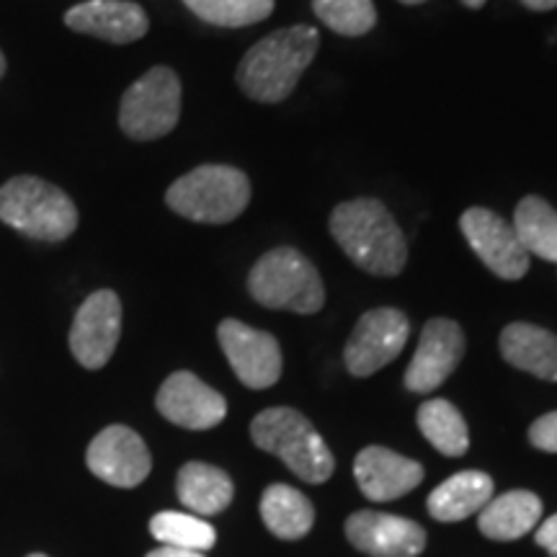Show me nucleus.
Wrapping results in <instances>:
<instances>
[{
    "instance_id": "nucleus-20",
    "label": "nucleus",
    "mask_w": 557,
    "mask_h": 557,
    "mask_svg": "<svg viewBox=\"0 0 557 557\" xmlns=\"http://www.w3.org/2000/svg\"><path fill=\"white\" fill-rule=\"evenodd\" d=\"M493 478L480 470H462L431 491L429 513L436 521H465L480 513L493 498Z\"/></svg>"
},
{
    "instance_id": "nucleus-31",
    "label": "nucleus",
    "mask_w": 557,
    "mask_h": 557,
    "mask_svg": "<svg viewBox=\"0 0 557 557\" xmlns=\"http://www.w3.org/2000/svg\"><path fill=\"white\" fill-rule=\"evenodd\" d=\"M519 3L524 5V9H529V11H537V13L557 9V0H519Z\"/></svg>"
},
{
    "instance_id": "nucleus-10",
    "label": "nucleus",
    "mask_w": 557,
    "mask_h": 557,
    "mask_svg": "<svg viewBox=\"0 0 557 557\" xmlns=\"http://www.w3.org/2000/svg\"><path fill=\"white\" fill-rule=\"evenodd\" d=\"M122 336V302L111 289L94 292L75 312L70 351L86 369H101L114 357Z\"/></svg>"
},
{
    "instance_id": "nucleus-18",
    "label": "nucleus",
    "mask_w": 557,
    "mask_h": 557,
    "mask_svg": "<svg viewBox=\"0 0 557 557\" xmlns=\"http://www.w3.org/2000/svg\"><path fill=\"white\" fill-rule=\"evenodd\" d=\"M500 357L537 380L557 382V336L532 323H511L500 333Z\"/></svg>"
},
{
    "instance_id": "nucleus-35",
    "label": "nucleus",
    "mask_w": 557,
    "mask_h": 557,
    "mask_svg": "<svg viewBox=\"0 0 557 557\" xmlns=\"http://www.w3.org/2000/svg\"><path fill=\"white\" fill-rule=\"evenodd\" d=\"M29 557H47V555H29Z\"/></svg>"
},
{
    "instance_id": "nucleus-26",
    "label": "nucleus",
    "mask_w": 557,
    "mask_h": 557,
    "mask_svg": "<svg viewBox=\"0 0 557 557\" xmlns=\"http://www.w3.org/2000/svg\"><path fill=\"white\" fill-rule=\"evenodd\" d=\"M194 16L222 29H240L269 18L274 0H184Z\"/></svg>"
},
{
    "instance_id": "nucleus-14",
    "label": "nucleus",
    "mask_w": 557,
    "mask_h": 557,
    "mask_svg": "<svg viewBox=\"0 0 557 557\" xmlns=\"http://www.w3.org/2000/svg\"><path fill=\"white\" fill-rule=\"evenodd\" d=\"M156 406L165 421L191 431L220 426L227 416L225 398L191 372H173L160 385Z\"/></svg>"
},
{
    "instance_id": "nucleus-24",
    "label": "nucleus",
    "mask_w": 557,
    "mask_h": 557,
    "mask_svg": "<svg viewBox=\"0 0 557 557\" xmlns=\"http://www.w3.org/2000/svg\"><path fill=\"white\" fill-rule=\"evenodd\" d=\"M418 429L429 438V444L444 457H462L470 449V431L459 410L449 400L434 398L418 408Z\"/></svg>"
},
{
    "instance_id": "nucleus-28",
    "label": "nucleus",
    "mask_w": 557,
    "mask_h": 557,
    "mask_svg": "<svg viewBox=\"0 0 557 557\" xmlns=\"http://www.w3.org/2000/svg\"><path fill=\"white\" fill-rule=\"evenodd\" d=\"M529 442H532L534 449L557 455V410L537 418V421L529 426Z\"/></svg>"
},
{
    "instance_id": "nucleus-3",
    "label": "nucleus",
    "mask_w": 557,
    "mask_h": 557,
    "mask_svg": "<svg viewBox=\"0 0 557 557\" xmlns=\"http://www.w3.org/2000/svg\"><path fill=\"white\" fill-rule=\"evenodd\" d=\"M256 447L282 459L305 483H325L333 475L336 459L315 426L295 408H267L250 423Z\"/></svg>"
},
{
    "instance_id": "nucleus-21",
    "label": "nucleus",
    "mask_w": 557,
    "mask_h": 557,
    "mask_svg": "<svg viewBox=\"0 0 557 557\" xmlns=\"http://www.w3.org/2000/svg\"><path fill=\"white\" fill-rule=\"evenodd\" d=\"M178 500L201 517H214L233 504L235 487L227 472L205 462H189L178 470Z\"/></svg>"
},
{
    "instance_id": "nucleus-7",
    "label": "nucleus",
    "mask_w": 557,
    "mask_h": 557,
    "mask_svg": "<svg viewBox=\"0 0 557 557\" xmlns=\"http://www.w3.org/2000/svg\"><path fill=\"white\" fill-rule=\"evenodd\" d=\"M181 116V81L171 67H152L122 96L120 127L132 139L165 137Z\"/></svg>"
},
{
    "instance_id": "nucleus-2",
    "label": "nucleus",
    "mask_w": 557,
    "mask_h": 557,
    "mask_svg": "<svg viewBox=\"0 0 557 557\" xmlns=\"http://www.w3.org/2000/svg\"><path fill=\"white\" fill-rule=\"evenodd\" d=\"M320 37L312 26H287L256 41L238 65V86L248 99L278 103L297 88L299 78L315 60Z\"/></svg>"
},
{
    "instance_id": "nucleus-8",
    "label": "nucleus",
    "mask_w": 557,
    "mask_h": 557,
    "mask_svg": "<svg viewBox=\"0 0 557 557\" xmlns=\"http://www.w3.org/2000/svg\"><path fill=\"white\" fill-rule=\"evenodd\" d=\"M410 336V320L395 308L369 310L359 318L357 329L344 348L346 369L354 377H369L389 361L398 359Z\"/></svg>"
},
{
    "instance_id": "nucleus-19",
    "label": "nucleus",
    "mask_w": 557,
    "mask_h": 557,
    "mask_svg": "<svg viewBox=\"0 0 557 557\" xmlns=\"http://www.w3.org/2000/svg\"><path fill=\"white\" fill-rule=\"evenodd\" d=\"M542 519V498L532 491H508L491 498L480 511L478 527L487 540L513 542L532 532Z\"/></svg>"
},
{
    "instance_id": "nucleus-34",
    "label": "nucleus",
    "mask_w": 557,
    "mask_h": 557,
    "mask_svg": "<svg viewBox=\"0 0 557 557\" xmlns=\"http://www.w3.org/2000/svg\"><path fill=\"white\" fill-rule=\"evenodd\" d=\"M400 3H406V5H418V3H426V0H400Z\"/></svg>"
},
{
    "instance_id": "nucleus-33",
    "label": "nucleus",
    "mask_w": 557,
    "mask_h": 557,
    "mask_svg": "<svg viewBox=\"0 0 557 557\" xmlns=\"http://www.w3.org/2000/svg\"><path fill=\"white\" fill-rule=\"evenodd\" d=\"M3 73H5V58L3 52H0V78H3Z\"/></svg>"
},
{
    "instance_id": "nucleus-17",
    "label": "nucleus",
    "mask_w": 557,
    "mask_h": 557,
    "mask_svg": "<svg viewBox=\"0 0 557 557\" xmlns=\"http://www.w3.org/2000/svg\"><path fill=\"white\" fill-rule=\"evenodd\" d=\"M65 24L73 32L111 41V45H129V41L143 39L150 29L143 5L132 0H88L65 13Z\"/></svg>"
},
{
    "instance_id": "nucleus-9",
    "label": "nucleus",
    "mask_w": 557,
    "mask_h": 557,
    "mask_svg": "<svg viewBox=\"0 0 557 557\" xmlns=\"http://www.w3.org/2000/svg\"><path fill=\"white\" fill-rule=\"evenodd\" d=\"M459 227H462L465 238L478 253V259L496 276L506 278V282H517L529 271L532 261L517 238V230L493 209L470 207L459 218Z\"/></svg>"
},
{
    "instance_id": "nucleus-12",
    "label": "nucleus",
    "mask_w": 557,
    "mask_h": 557,
    "mask_svg": "<svg viewBox=\"0 0 557 557\" xmlns=\"http://www.w3.org/2000/svg\"><path fill=\"white\" fill-rule=\"evenodd\" d=\"M465 357V333L459 323L449 318H434L423 325L421 341L406 369V387L410 393L426 395L438 385H444L447 377L459 367Z\"/></svg>"
},
{
    "instance_id": "nucleus-5",
    "label": "nucleus",
    "mask_w": 557,
    "mask_h": 557,
    "mask_svg": "<svg viewBox=\"0 0 557 557\" xmlns=\"http://www.w3.org/2000/svg\"><path fill=\"white\" fill-rule=\"evenodd\" d=\"M0 220L26 238L60 243L78 227V209L50 181L16 176L0 189Z\"/></svg>"
},
{
    "instance_id": "nucleus-22",
    "label": "nucleus",
    "mask_w": 557,
    "mask_h": 557,
    "mask_svg": "<svg viewBox=\"0 0 557 557\" xmlns=\"http://www.w3.org/2000/svg\"><path fill=\"white\" fill-rule=\"evenodd\" d=\"M261 519L278 540H302L315 524V508L297 487L276 483L261 496Z\"/></svg>"
},
{
    "instance_id": "nucleus-23",
    "label": "nucleus",
    "mask_w": 557,
    "mask_h": 557,
    "mask_svg": "<svg viewBox=\"0 0 557 557\" xmlns=\"http://www.w3.org/2000/svg\"><path fill=\"white\" fill-rule=\"evenodd\" d=\"M513 230L529 256L557 263V209L542 197H524L513 212Z\"/></svg>"
},
{
    "instance_id": "nucleus-25",
    "label": "nucleus",
    "mask_w": 557,
    "mask_h": 557,
    "mask_svg": "<svg viewBox=\"0 0 557 557\" xmlns=\"http://www.w3.org/2000/svg\"><path fill=\"white\" fill-rule=\"evenodd\" d=\"M150 534L160 545L194 549V553H207L218 542V532H214V527L209 521L181 511L156 513L150 521Z\"/></svg>"
},
{
    "instance_id": "nucleus-16",
    "label": "nucleus",
    "mask_w": 557,
    "mask_h": 557,
    "mask_svg": "<svg viewBox=\"0 0 557 557\" xmlns=\"http://www.w3.org/2000/svg\"><path fill=\"white\" fill-rule=\"evenodd\" d=\"M354 478L369 500H395L421 485L423 468L387 447H364L354 459Z\"/></svg>"
},
{
    "instance_id": "nucleus-29",
    "label": "nucleus",
    "mask_w": 557,
    "mask_h": 557,
    "mask_svg": "<svg viewBox=\"0 0 557 557\" xmlns=\"http://www.w3.org/2000/svg\"><path fill=\"white\" fill-rule=\"evenodd\" d=\"M534 540H537V545L545 549L549 557H557V513L542 521Z\"/></svg>"
},
{
    "instance_id": "nucleus-30",
    "label": "nucleus",
    "mask_w": 557,
    "mask_h": 557,
    "mask_svg": "<svg viewBox=\"0 0 557 557\" xmlns=\"http://www.w3.org/2000/svg\"><path fill=\"white\" fill-rule=\"evenodd\" d=\"M145 557H207L205 553H194V549H181V547H169V545H160L158 549H152Z\"/></svg>"
},
{
    "instance_id": "nucleus-4",
    "label": "nucleus",
    "mask_w": 557,
    "mask_h": 557,
    "mask_svg": "<svg viewBox=\"0 0 557 557\" xmlns=\"http://www.w3.org/2000/svg\"><path fill=\"white\" fill-rule=\"evenodd\" d=\"M248 292L269 310H287L297 315H315L325 305V287L315 263L297 248H274L253 263Z\"/></svg>"
},
{
    "instance_id": "nucleus-13",
    "label": "nucleus",
    "mask_w": 557,
    "mask_h": 557,
    "mask_svg": "<svg viewBox=\"0 0 557 557\" xmlns=\"http://www.w3.org/2000/svg\"><path fill=\"white\" fill-rule=\"evenodd\" d=\"M88 470L103 483L135 487L150 475L152 459L143 436L129 426H109L90 442L86 451Z\"/></svg>"
},
{
    "instance_id": "nucleus-6",
    "label": "nucleus",
    "mask_w": 557,
    "mask_h": 557,
    "mask_svg": "<svg viewBox=\"0 0 557 557\" xmlns=\"http://www.w3.org/2000/svg\"><path fill=\"white\" fill-rule=\"evenodd\" d=\"M250 181L233 165H199L165 191V205L201 225H225L246 212Z\"/></svg>"
},
{
    "instance_id": "nucleus-11",
    "label": "nucleus",
    "mask_w": 557,
    "mask_h": 557,
    "mask_svg": "<svg viewBox=\"0 0 557 557\" xmlns=\"http://www.w3.org/2000/svg\"><path fill=\"white\" fill-rule=\"evenodd\" d=\"M218 338L230 367L246 387L267 389L282 377V348L271 333L227 318L220 323Z\"/></svg>"
},
{
    "instance_id": "nucleus-32",
    "label": "nucleus",
    "mask_w": 557,
    "mask_h": 557,
    "mask_svg": "<svg viewBox=\"0 0 557 557\" xmlns=\"http://www.w3.org/2000/svg\"><path fill=\"white\" fill-rule=\"evenodd\" d=\"M462 3L468 5V9H483L487 0H462Z\"/></svg>"
},
{
    "instance_id": "nucleus-27",
    "label": "nucleus",
    "mask_w": 557,
    "mask_h": 557,
    "mask_svg": "<svg viewBox=\"0 0 557 557\" xmlns=\"http://www.w3.org/2000/svg\"><path fill=\"white\" fill-rule=\"evenodd\" d=\"M312 11L341 37H364L377 24L372 0H312Z\"/></svg>"
},
{
    "instance_id": "nucleus-15",
    "label": "nucleus",
    "mask_w": 557,
    "mask_h": 557,
    "mask_svg": "<svg viewBox=\"0 0 557 557\" xmlns=\"http://www.w3.org/2000/svg\"><path fill=\"white\" fill-rule=\"evenodd\" d=\"M346 537L369 557H416L426 547L421 524L398 513L357 511L346 519Z\"/></svg>"
},
{
    "instance_id": "nucleus-1",
    "label": "nucleus",
    "mask_w": 557,
    "mask_h": 557,
    "mask_svg": "<svg viewBox=\"0 0 557 557\" xmlns=\"http://www.w3.org/2000/svg\"><path fill=\"white\" fill-rule=\"evenodd\" d=\"M331 235L361 271L398 276L408 263L406 235L380 199H348L331 214Z\"/></svg>"
}]
</instances>
